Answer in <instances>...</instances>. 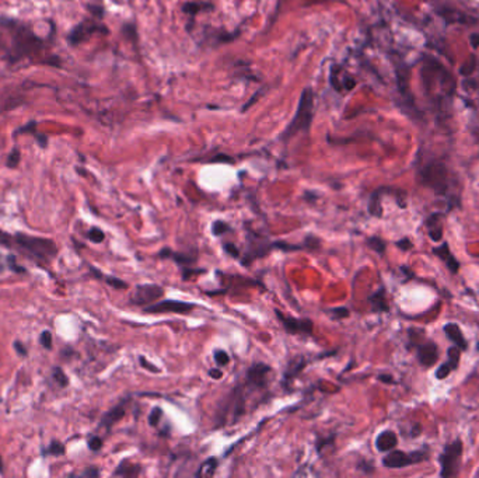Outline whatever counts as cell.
Listing matches in <instances>:
<instances>
[{"label": "cell", "mask_w": 479, "mask_h": 478, "mask_svg": "<svg viewBox=\"0 0 479 478\" xmlns=\"http://www.w3.org/2000/svg\"><path fill=\"white\" fill-rule=\"evenodd\" d=\"M161 416H163V410L160 407H154L153 411L150 412V415H149V424H150L151 427H157L159 422H160V419H161Z\"/></svg>", "instance_id": "e575fe53"}, {"label": "cell", "mask_w": 479, "mask_h": 478, "mask_svg": "<svg viewBox=\"0 0 479 478\" xmlns=\"http://www.w3.org/2000/svg\"><path fill=\"white\" fill-rule=\"evenodd\" d=\"M444 332H446L447 338L451 341L455 346H458L461 351H465L466 348H468L465 337H464L461 328L458 327L457 324H454V323L446 324V326H444Z\"/></svg>", "instance_id": "ffe728a7"}, {"label": "cell", "mask_w": 479, "mask_h": 478, "mask_svg": "<svg viewBox=\"0 0 479 478\" xmlns=\"http://www.w3.org/2000/svg\"><path fill=\"white\" fill-rule=\"evenodd\" d=\"M367 246H368L373 251H376L377 254H380V255H383V254L385 252V248H387L385 241L383 239H380V237H377V236H373V237H370V239L367 240Z\"/></svg>", "instance_id": "83f0119b"}, {"label": "cell", "mask_w": 479, "mask_h": 478, "mask_svg": "<svg viewBox=\"0 0 479 478\" xmlns=\"http://www.w3.org/2000/svg\"><path fill=\"white\" fill-rule=\"evenodd\" d=\"M209 376L212 379H222V376H223V372L220 370V369H210L209 370Z\"/></svg>", "instance_id": "f5cc1de1"}, {"label": "cell", "mask_w": 479, "mask_h": 478, "mask_svg": "<svg viewBox=\"0 0 479 478\" xmlns=\"http://www.w3.org/2000/svg\"><path fill=\"white\" fill-rule=\"evenodd\" d=\"M39 342L44 348L47 349H50L52 348V334L49 331H42L41 335H39Z\"/></svg>", "instance_id": "60d3db41"}, {"label": "cell", "mask_w": 479, "mask_h": 478, "mask_svg": "<svg viewBox=\"0 0 479 478\" xmlns=\"http://www.w3.org/2000/svg\"><path fill=\"white\" fill-rule=\"evenodd\" d=\"M88 447H90V450H93V452L100 450L101 447H102V439H101L100 436H93V438H90V441H88Z\"/></svg>", "instance_id": "b9f144b4"}, {"label": "cell", "mask_w": 479, "mask_h": 478, "mask_svg": "<svg viewBox=\"0 0 479 478\" xmlns=\"http://www.w3.org/2000/svg\"><path fill=\"white\" fill-rule=\"evenodd\" d=\"M460 352L461 349L458 346H451L448 348V361L441 363V366L436 370V378L439 380H444L446 378H448L454 370L458 367V363H460Z\"/></svg>", "instance_id": "5bb4252c"}, {"label": "cell", "mask_w": 479, "mask_h": 478, "mask_svg": "<svg viewBox=\"0 0 479 478\" xmlns=\"http://www.w3.org/2000/svg\"><path fill=\"white\" fill-rule=\"evenodd\" d=\"M93 31H96V27H93L91 23H83V24L77 25L75 30L72 31V34H70V37H69V41H70L73 45H77V44H80L81 41H84V39H86Z\"/></svg>", "instance_id": "7402d4cb"}, {"label": "cell", "mask_w": 479, "mask_h": 478, "mask_svg": "<svg viewBox=\"0 0 479 478\" xmlns=\"http://www.w3.org/2000/svg\"><path fill=\"white\" fill-rule=\"evenodd\" d=\"M272 372V367L266 363H254L247 370L245 384L252 390H264L268 384V376Z\"/></svg>", "instance_id": "30bf717a"}, {"label": "cell", "mask_w": 479, "mask_h": 478, "mask_svg": "<svg viewBox=\"0 0 479 478\" xmlns=\"http://www.w3.org/2000/svg\"><path fill=\"white\" fill-rule=\"evenodd\" d=\"M87 237L91 240L93 243H102L104 239H105V234H104V231H102L101 229H98V227H91V229L88 230Z\"/></svg>", "instance_id": "1f68e13d"}, {"label": "cell", "mask_w": 479, "mask_h": 478, "mask_svg": "<svg viewBox=\"0 0 479 478\" xmlns=\"http://www.w3.org/2000/svg\"><path fill=\"white\" fill-rule=\"evenodd\" d=\"M0 473H3V466H1V462H0Z\"/></svg>", "instance_id": "6f0895ef"}, {"label": "cell", "mask_w": 479, "mask_h": 478, "mask_svg": "<svg viewBox=\"0 0 479 478\" xmlns=\"http://www.w3.org/2000/svg\"><path fill=\"white\" fill-rule=\"evenodd\" d=\"M248 250H247V257L245 260H242L244 264H248L250 261H254L255 258L264 257L268 254V251L272 248V244H268L261 236L255 234L254 231H248Z\"/></svg>", "instance_id": "7c38bea8"}, {"label": "cell", "mask_w": 479, "mask_h": 478, "mask_svg": "<svg viewBox=\"0 0 479 478\" xmlns=\"http://www.w3.org/2000/svg\"><path fill=\"white\" fill-rule=\"evenodd\" d=\"M304 247L308 250H317L319 247V239H317L313 234H308L304 240Z\"/></svg>", "instance_id": "f35d334b"}, {"label": "cell", "mask_w": 479, "mask_h": 478, "mask_svg": "<svg viewBox=\"0 0 479 478\" xmlns=\"http://www.w3.org/2000/svg\"><path fill=\"white\" fill-rule=\"evenodd\" d=\"M163 296L164 289L159 285H138L130 296V303L135 306H149L150 303L161 299Z\"/></svg>", "instance_id": "9c48e42d"}, {"label": "cell", "mask_w": 479, "mask_h": 478, "mask_svg": "<svg viewBox=\"0 0 479 478\" xmlns=\"http://www.w3.org/2000/svg\"><path fill=\"white\" fill-rule=\"evenodd\" d=\"M201 7H202L201 4H196V3H188V4H185L184 10L187 13H189V14H193V13L199 12Z\"/></svg>", "instance_id": "c3c4849f"}, {"label": "cell", "mask_w": 479, "mask_h": 478, "mask_svg": "<svg viewBox=\"0 0 479 478\" xmlns=\"http://www.w3.org/2000/svg\"><path fill=\"white\" fill-rule=\"evenodd\" d=\"M328 314L331 315L332 320H342L349 317L351 312L346 307H334V309H328Z\"/></svg>", "instance_id": "f1b7e54d"}, {"label": "cell", "mask_w": 479, "mask_h": 478, "mask_svg": "<svg viewBox=\"0 0 479 478\" xmlns=\"http://www.w3.org/2000/svg\"><path fill=\"white\" fill-rule=\"evenodd\" d=\"M14 349L17 351L18 355H21V356H25V355H27V349H25L24 345H23L20 341H16V342H14Z\"/></svg>", "instance_id": "f907efd6"}, {"label": "cell", "mask_w": 479, "mask_h": 478, "mask_svg": "<svg viewBox=\"0 0 479 478\" xmlns=\"http://www.w3.org/2000/svg\"><path fill=\"white\" fill-rule=\"evenodd\" d=\"M81 476H83V477H98V476H100V471H98L96 467H91V468L86 470Z\"/></svg>", "instance_id": "681fc988"}, {"label": "cell", "mask_w": 479, "mask_h": 478, "mask_svg": "<svg viewBox=\"0 0 479 478\" xmlns=\"http://www.w3.org/2000/svg\"><path fill=\"white\" fill-rule=\"evenodd\" d=\"M426 229H428L429 237L433 240L434 243H439L443 239V222H441L440 214H433L429 216L425 222Z\"/></svg>", "instance_id": "ac0fdd59"}, {"label": "cell", "mask_w": 479, "mask_h": 478, "mask_svg": "<svg viewBox=\"0 0 479 478\" xmlns=\"http://www.w3.org/2000/svg\"><path fill=\"white\" fill-rule=\"evenodd\" d=\"M217 464H219V462H217L216 459H213V457H212V459H208V460L199 467V470L196 471V476H198V477H210V476H213L216 468H217Z\"/></svg>", "instance_id": "4316f807"}, {"label": "cell", "mask_w": 479, "mask_h": 478, "mask_svg": "<svg viewBox=\"0 0 479 478\" xmlns=\"http://www.w3.org/2000/svg\"><path fill=\"white\" fill-rule=\"evenodd\" d=\"M214 361L219 366H226L230 362V356H228V353L226 351L219 349V351L214 352Z\"/></svg>", "instance_id": "d590c367"}, {"label": "cell", "mask_w": 479, "mask_h": 478, "mask_svg": "<svg viewBox=\"0 0 479 478\" xmlns=\"http://www.w3.org/2000/svg\"><path fill=\"white\" fill-rule=\"evenodd\" d=\"M305 367V359L304 358H296L291 362H289V365L286 367V372L283 373L285 381L293 380L296 376H299V373L302 372L303 369Z\"/></svg>", "instance_id": "cb8c5ba5"}, {"label": "cell", "mask_w": 479, "mask_h": 478, "mask_svg": "<svg viewBox=\"0 0 479 478\" xmlns=\"http://www.w3.org/2000/svg\"><path fill=\"white\" fill-rule=\"evenodd\" d=\"M159 257L164 258V260H173L179 265H191L196 261V255H188L185 252L182 254V252L173 251L171 248H163L161 251L159 252Z\"/></svg>", "instance_id": "44dd1931"}, {"label": "cell", "mask_w": 479, "mask_h": 478, "mask_svg": "<svg viewBox=\"0 0 479 478\" xmlns=\"http://www.w3.org/2000/svg\"><path fill=\"white\" fill-rule=\"evenodd\" d=\"M4 264H3V260H1V255H0V274H3V271H4Z\"/></svg>", "instance_id": "9f6ffc18"}, {"label": "cell", "mask_w": 479, "mask_h": 478, "mask_svg": "<svg viewBox=\"0 0 479 478\" xmlns=\"http://www.w3.org/2000/svg\"><path fill=\"white\" fill-rule=\"evenodd\" d=\"M428 459V453L425 450H419L414 453H406L402 450H390L388 454L383 459V464L387 468H403V467L422 463Z\"/></svg>", "instance_id": "52a82bcc"}, {"label": "cell", "mask_w": 479, "mask_h": 478, "mask_svg": "<svg viewBox=\"0 0 479 478\" xmlns=\"http://www.w3.org/2000/svg\"><path fill=\"white\" fill-rule=\"evenodd\" d=\"M16 45L21 50V53L34 52L39 48L38 47L39 42L37 38L34 37V34H31L28 30H25L24 27H18V30L16 31Z\"/></svg>", "instance_id": "4fadbf2b"}, {"label": "cell", "mask_w": 479, "mask_h": 478, "mask_svg": "<svg viewBox=\"0 0 479 478\" xmlns=\"http://www.w3.org/2000/svg\"><path fill=\"white\" fill-rule=\"evenodd\" d=\"M224 250H226L231 257H234V258H240V250L234 246V244H231V243H226L224 244Z\"/></svg>", "instance_id": "bcb514c9"}, {"label": "cell", "mask_w": 479, "mask_h": 478, "mask_svg": "<svg viewBox=\"0 0 479 478\" xmlns=\"http://www.w3.org/2000/svg\"><path fill=\"white\" fill-rule=\"evenodd\" d=\"M52 375H53L55 381H56L61 387H66V386L69 384V379H67V376L64 375V372H63L61 367H55L53 372H52Z\"/></svg>", "instance_id": "f546056e"}, {"label": "cell", "mask_w": 479, "mask_h": 478, "mask_svg": "<svg viewBox=\"0 0 479 478\" xmlns=\"http://www.w3.org/2000/svg\"><path fill=\"white\" fill-rule=\"evenodd\" d=\"M469 42H471V45H472L474 48H478L479 47V34H472V35L469 37Z\"/></svg>", "instance_id": "db71d44e"}, {"label": "cell", "mask_w": 479, "mask_h": 478, "mask_svg": "<svg viewBox=\"0 0 479 478\" xmlns=\"http://www.w3.org/2000/svg\"><path fill=\"white\" fill-rule=\"evenodd\" d=\"M10 241H12L10 246L18 247L25 254H28L34 260L44 263V264H49L50 261L55 260V257L58 254V247H56L55 241L50 239L17 233L10 237Z\"/></svg>", "instance_id": "7a4b0ae2"}, {"label": "cell", "mask_w": 479, "mask_h": 478, "mask_svg": "<svg viewBox=\"0 0 479 478\" xmlns=\"http://www.w3.org/2000/svg\"><path fill=\"white\" fill-rule=\"evenodd\" d=\"M139 362H140V365L143 366L146 370H150L153 373H160V369L156 367V366L153 365V363H150V362H147L144 356H140V358H139Z\"/></svg>", "instance_id": "ee69618b"}, {"label": "cell", "mask_w": 479, "mask_h": 478, "mask_svg": "<svg viewBox=\"0 0 479 478\" xmlns=\"http://www.w3.org/2000/svg\"><path fill=\"white\" fill-rule=\"evenodd\" d=\"M7 264H9V268L12 269L13 272H17V274H24L25 272V269L23 268V266H18V264H17V261H16V257L13 255V254H10L7 258Z\"/></svg>", "instance_id": "ab89813d"}, {"label": "cell", "mask_w": 479, "mask_h": 478, "mask_svg": "<svg viewBox=\"0 0 479 478\" xmlns=\"http://www.w3.org/2000/svg\"><path fill=\"white\" fill-rule=\"evenodd\" d=\"M422 82L428 96L437 101L450 100L453 96L455 82L440 63L428 59L422 67Z\"/></svg>", "instance_id": "6da1fadb"}, {"label": "cell", "mask_w": 479, "mask_h": 478, "mask_svg": "<svg viewBox=\"0 0 479 478\" xmlns=\"http://www.w3.org/2000/svg\"><path fill=\"white\" fill-rule=\"evenodd\" d=\"M397 247L401 248L402 251H408V250H411V248L414 247V244L411 243V240L405 237V239H401L397 241Z\"/></svg>", "instance_id": "f6af8a7d"}, {"label": "cell", "mask_w": 479, "mask_h": 478, "mask_svg": "<svg viewBox=\"0 0 479 478\" xmlns=\"http://www.w3.org/2000/svg\"><path fill=\"white\" fill-rule=\"evenodd\" d=\"M368 303L371 304L373 312H388L390 306L387 303V297H385V289L381 288L378 289L376 293H373L368 297Z\"/></svg>", "instance_id": "603a6c76"}, {"label": "cell", "mask_w": 479, "mask_h": 478, "mask_svg": "<svg viewBox=\"0 0 479 478\" xmlns=\"http://www.w3.org/2000/svg\"><path fill=\"white\" fill-rule=\"evenodd\" d=\"M202 272H205V271L203 269H199V271H196V269H184L182 279H188L189 275H196V274H202Z\"/></svg>", "instance_id": "816d5d0a"}, {"label": "cell", "mask_w": 479, "mask_h": 478, "mask_svg": "<svg viewBox=\"0 0 479 478\" xmlns=\"http://www.w3.org/2000/svg\"><path fill=\"white\" fill-rule=\"evenodd\" d=\"M368 214L376 217H381L383 209H381V188L373 192L370 202H368Z\"/></svg>", "instance_id": "484cf974"}, {"label": "cell", "mask_w": 479, "mask_h": 478, "mask_svg": "<svg viewBox=\"0 0 479 478\" xmlns=\"http://www.w3.org/2000/svg\"><path fill=\"white\" fill-rule=\"evenodd\" d=\"M420 181L436 194L444 195L448 191V170L441 162H430L420 170Z\"/></svg>", "instance_id": "5b68a950"}, {"label": "cell", "mask_w": 479, "mask_h": 478, "mask_svg": "<svg viewBox=\"0 0 479 478\" xmlns=\"http://www.w3.org/2000/svg\"><path fill=\"white\" fill-rule=\"evenodd\" d=\"M279 318V321L282 323V326L285 327V330L287 331V334L296 335V334H303V335H310L313 332V321L308 318H294V317H289L285 315L283 313H280V310L275 312Z\"/></svg>", "instance_id": "8fae6325"}, {"label": "cell", "mask_w": 479, "mask_h": 478, "mask_svg": "<svg viewBox=\"0 0 479 478\" xmlns=\"http://www.w3.org/2000/svg\"><path fill=\"white\" fill-rule=\"evenodd\" d=\"M357 468H359V470H362V471H363V473H366V474H370V473H373V471H374V467H373V464H371V463H366V462L359 463Z\"/></svg>", "instance_id": "7dc6e473"}, {"label": "cell", "mask_w": 479, "mask_h": 478, "mask_svg": "<svg viewBox=\"0 0 479 478\" xmlns=\"http://www.w3.org/2000/svg\"><path fill=\"white\" fill-rule=\"evenodd\" d=\"M195 304L179 300H161V302L149 304L144 307V313L150 314H164V313H174V314H188L193 310Z\"/></svg>", "instance_id": "ba28073f"}, {"label": "cell", "mask_w": 479, "mask_h": 478, "mask_svg": "<svg viewBox=\"0 0 479 478\" xmlns=\"http://www.w3.org/2000/svg\"><path fill=\"white\" fill-rule=\"evenodd\" d=\"M45 454H53V456H61L64 453V446L59 441H53L49 445V447L47 450H44Z\"/></svg>", "instance_id": "d6a6232c"}, {"label": "cell", "mask_w": 479, "mask_h": 478, "mask_svg": "<svg viewBox=\"0 0 479 478\" xmlns=\"http://www.w3.org/2000/svg\"><path fill=\"white\" fill-rule=\"evenodd\" d=\"M398 445V438L394 430H383L376 438V447L378 452H390Z\"/></svg>", "instance_id": "d6986e66"}, {"label": "cell", "mask_w": 479, "mask_h": 478, "mask_svg": "<svg viewBox=\"0 0 479 478\" xmlns=\"http://www.w3.org/2000/svg\"><path fill=\"white\" fill-rule=\"evenodd\" d=\"M475 63H477V61H475V56H469V59L466 61L463 66H461V70H460V73L463 76H468L469 73H472V70H474V67H475Z\"/></svg>", "instance_id": "74e56055"}, {"label": "cell", "mask_w": 479, "mask_h": 478, "mask_svg": "<svg viewBox=\"0 0 479 478\" xmlns=\"http://www.w3.org/2000/svg\"><path fill=\"white\" fill-rule=\"evenodd\" d=\"M140 473V466L139 464H133L130 462H122L119 466L116 467V470L113 471V476L118 477H136Z\"/></svg>", "instance_id": "d4e9b609"}, {"label": "cell", "mask_w": 479, "mask_h": 478, "mask_svg": "<svg viewBox=\"0 0 479 478\" xmlns=\"http://www.w3.org/2000/svg\"><path fill=\"white\" fill-rule=\"evenodd\" d=\"M231 227L228 226V223L223 222V220H216L213 225H212V233L214 236H222L227 233Z\"/></svg>", "instance_id": "4dcf8cb0"}, {"label": "cell", "mask_w": 479, "mask_h": 478, "mask_svg": "<svg viewBox=\"0 0 479 478\" xmlns=\"http://www.w3.org/2000/svg\"><path fill=\"white\" fill-rule=\"evenodd\" d=\"M245 384L237 386L227 396V398L220 405L216 418V427L222 428L230 424H234L239 418L244 415L247 407Z\"/></svg>", "instance_id": "3957f363"}, {"label": "cell", "mask_w": 479, "mask_h": 478, "mask_svg": "<svg viewBox=\"0 0 479 478\" xmlns=\"http://www.w3.org/2000/svg\"><path fill=\"white\" fill-rule=\"evenodd\" d=\"M104 280H105L108 285H111L112 288H115V289H126V288H128V283H126V282H124V280H121V279H118V278L115 277H105L104 278Z\"/></svg>", "instance_id": "8d00e7d4"}, {"label": "cell", "mask_w": 479, "mask_h": 478, "mask_svg": "<svg viewBox=\"0 0 479 478\" xmlns=\"http://www.w3.org/2000/svg\"><path fill=\"white\" fill-rule=\"evenodd\" d=\"M313 108H314V96L311 88H305L303 91L302 97H300V102L297 107L296 115L293 118V121L290 122L289 128L286 129L285 135L286 138H291L296 133L302 132V131H307L310 128L311 119H313Z\"/></svg>", "instance_id": "277c9868"}, {"label": "cell", "mask_w": 479, "mask_h": 478, "mask_svg": "<svg viewBox=\"0 0 479 478\" xmlns=\"http://www.w3.org/2000/svg\"><path fill=\"white\" fill-rule=\"evenodd\" d=\"M437 359H439V349L436 344L429 341L426 344H420L417 346V361L422 366L430 367L437 362Z\"/></svg>", "instance_id": "9a60e30c"}, {"label": "cell", "mask_w": 479, "mask_h": 478, "mask_svg": "<svg viewBox=\"0 0 479 478\" xmlns=\"http://www.w3.org/2000/svg\"><path fill=\"white\" fill-rule=\"evenodd\" d=\"M461 457H463V442L461 439H455L444 447V452L440 456L441 477H455L460 473Z\"/></svg>", "instance_id": "8992f818"}, {"label": "cell", "mask_w": 479, "mask_h": 478, "mask_svg": "<svg viewBox=\"0 0 479 478\" xmlns=\"http://www.w3.org/2000/svg\"><path fill=\"white\" fill-rule=\"evenodd\" d=\"M433 252H434V255H437V257L440 258L441 261L446 264V266H447L453 274H457V272H458V269H460V263H458V260H457L453 254H451L450 246H448L447 243H443L441 246L434 247V248H433Z\"/></svg>", "instance_id": "2e32d148"}, {"label": "cell", "mask_w": 479, "mask_h": 478, "mask_svg": "<svg viewBox=\"0 0 479 478\" xmlns=\"http://www.w3.org/2000/svg\"><path fill=\"white\" fill-rule=\"evenodd\" d=\"M125 414H126V407H125V401H124V403H119L118 405L112 407L105 415L102 416V419H101V427H104V428L110 430L116 422H119V421L125 416Z\"/></svg>", "instance_id": "e0dca14e"}, {"label": "cell", "mask_w": 479, "mask_h": 478, "mask_svg": "<svg viewBox=\"0 0 479 478\" xmlns=\"http://www.w3.org/2000/svg\"><path fill=\"white\" fill-rule=\"evenodd\" d=\"M378 380H381V381H384V383H394L392 376H390V375H380V376H378Z\"/></svg>", "instance_id": "11a10c76"}, {"label": "cell", "mask_w": 479, "mask_h": 478, "mask_svg": "<svg viewBox=\"0 0 479 478\" xmlns=\"http://www.w3.org/2000/svg\"><path fill=\"white\" fill-rule=\"evenodd\" d=\"M272 248H277V250H283V251H294V250H302V246H294V244H289L286 241H275L272 243Z\"/></svg>", "instance_id": "836d02e7"}, {"label": "cell", "mask_w": 479, "mask_h": 478, "mask_svg": "<svg viewBox=\"0 0 479 478\" xmlns=\"http://www.w3.org/2000/svg\"><path fill=\"white\" fill-rule=\"evenodd\" d=\"M18 163H20V153H18L17 149H14V150L10 153V156H9L7 165H9L10 168H14V167H17V164Z\"/></svg>", "instance_id": "7bdbcfd3"}]
</instances>
